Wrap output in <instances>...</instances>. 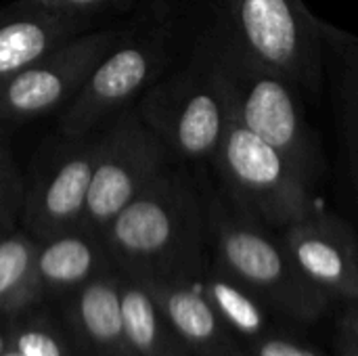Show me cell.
Wrapping results in <instances>:
<instances>
[{"label": "cell", "mask_w": 358, "mask_h": 356, "mask_svg": "<svg viewBox=\"0 0 358 356\" xmlns=\"http://www.w3.org/2000/svg\"><path fill=\"white\" fill-rule=\"evenodd\" d=\"M111 264L141 281H197L210 262L199 180L172 164L105 229Z\"/></svg>", "instance_id": "6da1fadb"}, {"label": "cell", "mask_w": 358, "mask_h": 356, "mask_svg": "<svg viewBox=\"0 0 358 356\" xmlns=\"http://www.w3.org/2000/svg\"><path fill=\"white\" fill-rule=\"evenodd\" d=\"M210 260L250 287L266 306L298 323H317L336 304L319 292L294 264L279 233L245 218L201 183Z\"/></svg>", "instance_id": "7a4b0ae2"}, {"label": "cell", "mask_w": 358, "mask_h": 356, "mask_svg": "<svg viewBox=\"0 0 358 356\" xmlns=\"http://www.w3.org/2000/svg\"><path fill=\"white\" fill-rule=\"evenodd\" d=\"M229 94L231 113L277 149L315 187L321 174L317 136L304 118L300 90L281 73L252 57L224 21L203 34Z\"/></svg>", "instance_id": "3957f363"}, {"label": "cell", "mask_w": 358, "mask_h": 356, "mask_svg": "<svg viewBox=\"0 0 358 356\" xmlns=\"http://www.w3.org/2000/svg\"><path fill=\"white\" fill-rule=\"evenodd\" d=\"M176 164H210L229 126L224 82L201 36L189 63L162 76L134 103Z\"/></svg>", "instance_id": "277c9868"}, {"label": "cell", "mask_w": 358, "mask_h": 356, "mask_svg": "<svg viewBox=\"0 0 358 356\" xmlns=\"http://www.w3.org/2000/svg\"><path fill=\"white\" fill-rule=\"evenodd\" d=\"M210 164L231 208L275 233L319 210L313 185L233 113Z\"/></svg>", "instance_id": "5b68a950"}, {"label": "cell", "mask_w": 358, "mask_h": 356, "mask_svg": "<svg viewBox=\"0 0 358 356\" xmlns=\"http://www.w3.org/2000/svg\"><path fill=\"white\" fill-rule=\"evenodd\" d=\"M222 21L252 57L287 78L300 92L321 90L323 19L302 0H222Z\"/></svg>", "instance_id": "8992f818"}, {"label": "cell", "mask_w": 358, "mask_h": 356, "mask_svg": "<svg viewBox=\"0 0 358 356\" xmlns=\"http://www.w3.org/2000/svg\"><path fill=\"white\" fill-rule=\"evenodd\" d=\"M170 38L172 31L166 21L141 34L126 31L61 109V136L78 138L92 134L120 111L132 107L164 76L170 57Z\"/></svg>", "instance_id": "52a82bcc"}, {"label": "cell", "mask_w": 358, "mask_h": 356, "mask_svg": "<svg viewBox=\"0 0 358 356\" xmlns=\"http://www.w3.org/2000/svg\"><path fill=\"white\" fill-rule=\"evenodd\" d=\"M172 164L176 162L170 151L136 107L120 111L99 128V149L80 229L103 239L109 222Z\"/></svg>", "instance_id": "ba28073f"}, {"label": "cell", "mask_w": 358, "mask_h": 356, "mask_svg": "<svg viewBox=\"0 0 358 356\" xmlns=\"http://www.w3.org/2000/svg\"><path fill=\"white\" fill-rule=\"evenodd\" d=\"M126 31L124 27L86 29L2 80L0 124H23L63 109Z\"/></svg>", "instance_id": "9c48e42d"}, {"label": "cell", "mask_w": 358, "mask_h": 356, "mask_svg": "<svg viewBox=\"0 0 358 356\" xmlns=\"http://www.w3.org/2000/svg\"><path fill=\"white\" fill-rule=\"evenodd\" d=\"M96 149L99 130L78 138L63 136L34 180H25L21 229L36 239H48L82 227Z\"/></svg>", "instance_id": "30bf717a"}, {"label": "cell", "mask_w": 358, "mask_h": 356, "mask_svg": "<svg viewBox=\"0 0 358 356\" xmlns=\"http://www.w3.org/2000/svg\"><path fill=\"white\" fill-rule=\"evenodd\" d=\"M279 237L304 279L336 306L358 302V237L346 220L317 210Z\"/></svg>", "instance_id": "8fae6325"}, {"label": "cell", "mask_w": 358, "mask_h": 356, "mask_svg": "<svg viewBox=\"0 0 358 356\" xmlns=\"http://www.w3.org/2000/svg\"><path fill=\"white\" fill-rule=\"evenodd\" d=\"M80 356H134L122 319L117 269L109 266L57 302Z\"/></svg>", "instance_id": "7c38bea8"}, {"label": "cell", "mask_w": 358, "mask_h": 356, "mask_svg": "<svg viewBox=\"0 0 358 356\" xmlns=\"http://www.w3.org/2000/svg\"><path fill=\"white\" fill-rule=\"evenodd\" d=\"M90 17L23 0L0 8V82L61 42L88 29Z\"/></svg>", "instance_id": "4fadbf2b"}, {"label": "cell", "mask_w": 358, "mask_h": 356, "mask_svg": "<svg viewBox=\"0 0 358 356\" xmlns=\"http://www.w3.org/2000/svg\"><path fill=\"white\" fill-rule=\"evenodd\" d=\"M141 283L153 294L193 356H250L245 342L224 325L195 281Z\"/></svg>", "instance_id": "5bb4252c"}, {"label": "cell", "mask_w": 358, "mask_h": 356, "mask_svg": "<svg viewBox=\"0 0 358 356\" xmlns=\"http://www.w3.org/2000/svg\"><path fill=\"white\" fill-rule=\"evenodd\" d=\"M111 264L103 239L73 229L67 233L38 239L36 285L42 302H59Z\"/></svg>", "instance_id": "9a60e30c"}, {"label": "cell", "mask_w": 358, "mask_h": 356, "mask_svg": "<svg viewBox=\"0 0 358 356\" xmlns=\"http://www.w3.org/2000/svg\"><path fill=\"white\" fill-rule=\"evenodd\" d=\"M321 34L340 138L358 197V36L327 21L321 23Z\"/></svg>", "instance_id": "2e32d148"}, {"label": "cell", "mask_w": 358, "mask_h": 356, "mask_svg": "<svg viewBox=\"0 0 358 356\" xmlns=\"http://www.w3.org/2000/svg\"><path fill=\"white\" fill-rule=\"evenodd\" d=\"M124 334L134 356H193L153 294L138 279L117 271Z\"/></svg>", "instance_id": "e0dca14e"}, {"label": "cell", "mask_w": 358, "mask_h": 356, "mask_svg": "<svg viewBox=\"0 0 358 356\" xmlns=\"http://www.w3.org/2000/svg\"><path fill=\"white\" fill-rule=\"evenodd\" d=\"M195 283L224 325L243 342H252L277 329L271 323L273 311L266 306V302L216 262L210 260Z\"/></svg>", "instance_id": "ac0fdd59"}, {"label": "cell", "mask_w": 358, "mask_h": 356, "mask_svg": "<svg viewBox=\"0 0 358 356\" xmlns=\"http://www.w3.org/2000/svg\"><path fill=\"white\" fill-rule=\"evenodd\" d=\"M38 239L25 229L0 231V317L42 304L36 285Z\"/></svg>", "instance_id": "d6986e66"}, {"label": "cell", "mask_w": 358, "mask_h": 356, "mask_svg": "<svg viewBox=\"0 0 358 356\" xmlns=\"http://www.w3.org/2000/svg\"><path fill=\"white\" fill-rule=\"evenodd\" d=\"M8 344L23 356H80L61 311H50V302L13 315Z\"/></svg>", "instance_id": "ffe728a7"}, {"label": "cell", "mask_w": 358, "mask_h": 356, "mask_svg": "<svg viewBox=\"0 0 358 356\" xmlns=\"http://www.w3.org/2000/svg\"><path fill=\"white\" fill-rule=\"evenodd\" d=\"M25 178L13 157L6 138L0 132V231L19 227Z\"/></svg>", "instance_id": "44dd1931"}, {"label": "cell", "mask_w": 358, "mask_h": 356, "mask_svg": "<svg viewBox=\"0 0 358 356\" xmlns=\"http://www.w3.org/2000/svg\"><path fill=\"white\" fill-rule=\"evenodd\" d=\"M250 356H327L298 338H292L279 329H273L252 342H245Z\"/></svg>", "instance_id": "7402d4cb"}, {"label": "cell", "mask_w": 358, "mask_h": 356, "mask_svg": "<svg viewBox=\"0 0 358 356\" xmlns=\"http://www.w3.org/2000/svg\"><path fill=\"white\" fill-rule=\"evenodd\" d=\"M134 0H42L40 4L65 13H76L82 17H94L96 13L103 10H115L132 4Z\"/></svg>", "instance_id": "603a6c76"}, {"label": "cell", "mask_w": 358, "mask_h": 356, "mask_svg": "<svg viewBox=\"0 0 358 356\" xmlns=\"http://www.w3.org/2000/svg\"><path fill=\"white\" fill-rule=\"evenodd\" d=\"M338 327L346 329L348 334L358 338V302L355 304H346L342 308V313L338 315Z\"/></svg>", "instance_id": "cb8c5ba5"}, {"label": "cell", "mask_w": 358, "mask_h": 356, "mask_svg": "<svg viewBox=\"0 0 358 356\" xmlns=\"http://www.w3.org/2000/svg\"><path fill=\"white\" fill-rule=\"evenodd\" d=\"M336 356H358V338L348 334L346 329L338 327V340H336Z\"/></svg>", "instance_id": "d4e9b609"}, {"label": "cell", "mask_w": 358, "mask_h": 356, "mask_svg": "<svg viewBox=\"0 0 358 356\" xmlns=\"http://www.w3.org/2000/svg\"><path fill=\"white\" fill-rule=\"evenodd\" d=\"M8 332H10V317H0V355L8 344Z\"/></svg>", "instance_id": "484cf974"}, {"label": "cell", "mask_w": 358, "mask_h": 356, "mask_svg": "<svg viewBox=\"0 0 358 356\" xmlns=\"http://www.w3.org/2000/svg\"><path fill=\"white\" fill-rule=\"evenodd\" d=\"M0 356H23V355H21L19 350H15V348H13L10 344H6V348H4V353H2V355H0Z\"/></svg>", "instance_id": "4316f807"}, {"label": "cell", "mask_w": 358, "mask_h": 356, "mask_svg": "<svg viewBox=\"0 0 358 356\" xmlns=\"http://www.w3.org/2000/svg\"><path fill=\"white\" fill-rule=\"evenodd\" d=\"M34 2H42V0H34Z\"/></svg>", "instance_id": "83f0119b"}]
</instances>
